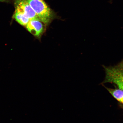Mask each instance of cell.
I'll use <instances>...</instances> for the list:
<instances>
[{
  "mask_svg": "<svg viewBox=\"0 0 123 123\" xmlns=\"http://www.w3.org/2000/svg\"><path fill=\"white\" fill-rule=\"evenodd\" d=\"M34 10L40 20L48 25L54 17L53 12L43 0H26Z\"/></svg>",
  "mask_w": 123,
  "mask_h": 123,
  "instance_id": "cell-1",
  "label": "cell"
},
{
  "mask_svg": "<svg viewBox=\"0 0 123 123\" xmlns=\"http://www.w3.org/2000/svg\"><path fill=\"white\" fill-rule=\"evenodd\" d=\"M105 73L104 83L123 84V59L116 65L109 67L103 66Z\"/></svg>",
  "mask_w": 123,
  "mask_h": 123,
  "instance_id": "cell-2",
  "label": "cell"
},
{
  "mask_svg": "<svg viewBox=\"0 0 123 123\" xmlns=\"http://www.w3.org/2000/svg\"><path fill=\"white\" fill-rule=\"evenodd\" d=\"M14 5L15 10L22 12L30 20L34 19L40 21L26 0H15Z\"/></svg>",
  "mask_w": 123,
  "mask_h": 123,
  "instance_id": "cell-3",
  "label": "cell"
},
{
  "mask_svg": "<svg viewBox=\"0 0 123 123\" xmlns=\"http://www.w3.org/2000/svg\"><path fill=\"white\" fill-rule=\"evenodd\" d=\"M26 27L31 34L39 39L45 31V27L43 23L38 20H30Z\"/></svg>",
  "mask_w": 123,
  "mask_h": 123,
  "instance_id": "cell-4",
  "label": "cell"
},
{
  "mask_svg": "<svg viewBox=\"0 0 123 123\" xmlns=\"http://www.w3.org/2000/svg\"><path fill=\"white\" fill-rule=\"evenodd\" d=\"M13 17L16 21L21 25L26 26L30 19L22 12L15 10Z\"/></svg>",
  "mask_w": 123,
  "mask_h": 123,
  "instance_id": "cell-5",
  "label": "cell"
},
{
  "mask_svg": "<svg viewBox=\"0 0 123 123\" xmlns=\"http://www.w3.org/2000/svg\"><path fill=\"white\" fill-rule=\"evenodd\" d=\"M108 90L114 97L123 104V91L121 89L107 88Z\"/></svg>",
  "mask_w": 123,
  "mask_h": 123,
  "instance_id": "cell-6",
  "label": "cell"
},
{
  "mask_svg": "<svg viewBox=\"0 0 123 123\" xmlns=\"http://www.w3.org/2000/svg\"><path fill=\"white\" fill-rule=\"evenodd\" d=\"M115 84L118 86L119 89L123 91V84L120 83H117Z\"/></svg>",
  "mask_w": 123,
  "mask_h": 123,
  "instance_id": "cell-7",
  "label": "cell"
},
{
  "mask_svg": "<svg viewBox=\"0 0 123 123\" xmlns=\"http://www.w3.org/2000/svg\"><path fill=\"white\" fill-rule=\"evenodd\" d=\"M8 0H0V1H5Z\"/></svg>",
  "mask_w": 123,
  "mask_h": 123,
  "instance_id": "cell-8",
  "label": "cell"
}]
</instances>
